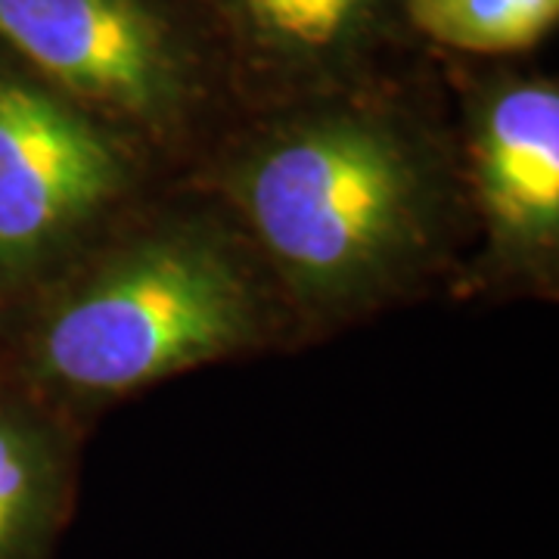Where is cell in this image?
<instances>
[{
	"label": "cell",
	"mask_w": 559,
	"mask_h": 559,
	"mask_svg": "<svg viewBox=\"0 0 559 559\" xmlns=\"http://www.w3.org/2000/svg\"><path fill=\"white\" fill-rule=\"evenodd\" d=\"M171 180L0 47V314Z\"/></svg>",
	"instance_id": "obj_4"
},
{
	"label": "cell",
	"mask_w": 559,
	"mask_h": 559,
	"mask_svg": "<svg viewBox=\"0 0 559 559\" xmlns=\"http://www.w3.org/2000/svg\"><path fill=\"white\" fill-rule=\"evenodd\" d=\"M419 38L469 57L532 50L559 20V0H401Z\"/></svg>",
	"instance_id": "obj_8"
},
{
	"label": "cell",
	"mask_w": 559,
	"mask_h": 559,
	"mask_svg": "<svg viewBox=\"0 0 559 559\" xmlns=\"http://www.w3.org/2000/svg\"><path fill=\"white\" fill-rule=\"evenodd\" d=\"M301 345L237 221L171 178L0 314V377L94 426L180 373Z\"/></svg>",
	"instance_id": "obj_2"
},
{
	"label": "cell",
	"mask_w": 559,
	"mask_h": 559,
	"mask_svg": "<svg viewBox=\"0 0 559 559\" xmlns=\"http://www.w3.org/2000/svg\"><path fill=\"white\" fill-rule=\"evenodd\" d=\"M183 178L237 221L305 345L454 296L469 259L454 131L358 87L255 109Z\"/></svg>",
	"instance_id": "obj_1"
},
{
	"label": "cell",
	"mask_w": 559,
	"mask_h": 559,
	"mask_svg": "<svg viewBox=\"0 0 559 559\" xmlns=\"http://www.w3.org/2000/svg\"><path fill=\"white\" fill-rule=\"evenodd\" d=\"M240 75L261 84L255 109L358 87L355 69L392 0H202Z\"/></svg>",
	"instance_id": "obj_6"
},
{
	"label": "cell",
	"mask_w": 559,
	"mask_h": 559,
	"mask_svg": "<svg viewBox=\"0 0 559 559\" xmlns=\"http://www.w3.org/2000/svg\"><path fill=\"white\" fill-rule=\"evenodd\" d=\"M473 230L460 299H547L559 293V87L488 81L454 128Z\"/></svg>",
	"instance_id": "obj_5"
},
{
	"label": "cell",
	"mask_w": 559,
	"mask_h": 559,
	"mask_svg": "<svg viewBox=\"0 0 559 559\" xmlns=\"http://www.w3.org/2000/svg\"><path fill=\"white\" fill-rule=\"evenodd\" d=\"M91 426L0 377V559H57Z\"/></svg>",
	"instance_id": "obj_7"
},
{
	"label": "cell",
	"mask_w": 559,
	"mask_h": 559,
	"mask_svg": "<svg viewBox=\"0 0 559 559\" xmlns=\"http://www.w3.org/2000/svg\"><path fill=\"white\" fill-rule=\"evenodd\" d=\"M0 47L165 178H183L227 128L202 47L165 0H0Z\"/></svg>",
	"instance_id": "obj_3"
}]
</instances>
